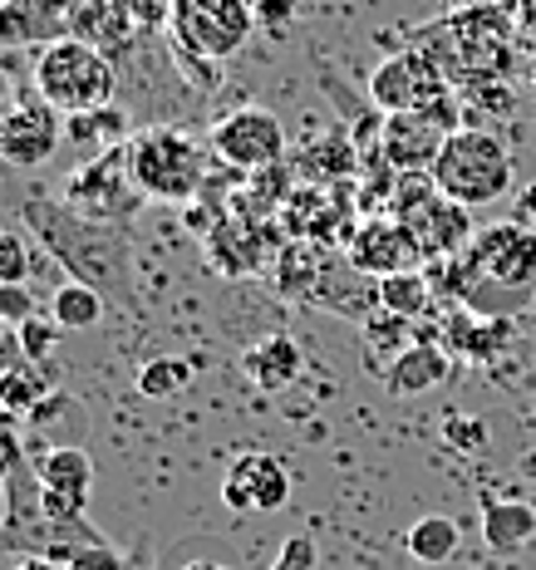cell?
Instances as JSON below:
<instances>
[{
  "mask_svg": "<svg viewBox=\"0 0 536 570\" xmlns=\"http://www.w3.org/2000/svg\"><path fill=\"white\" fill-rule=\"evenodd\" d=\"M35 94H40L45 104H55L65 118L104 109L118 94L114 59L85 40H75V35L59 45H45V50L35 55Z\"/></svg>",
  "mask_w": 536,
  "mask_h": 570,
  "instance_id": "5b68a950",
  "label": "cell"
},
{
  "mask_svg": "<svg viewBox=\"0 0 536 570\" xmlns=\"http://www.w3.org/2000/svg\"><path fill=\"white\" fill-rule=\"evenodd\" d=\"M452 354V364H493L503 354V344L511 340V320L493 315H472V311H452L433 335Z\"/></svg>",
  "mask_w": 536,
  "mask_h": 570,
  "instance_id": "2e32d148",
  "label": "cell"
},
{
  "mask_svg": "<svg viewBox=\"0 0 536 570\" xmlns=\"http://www.w3.org/2000/svg\"><path fill=\"white\" fill-rule=\"evenodd\" d=\"M30 276V242L20 232H0V285H26Z\"/></svg>",
  "mask_w": 536,
  "mask_h": 570,
  "instance_id": "e575fe53",
  "label": "cell"
},
{
  "mask_svg": "<svg viewBox=\"0 0 536 570\" xmlns=\"http://www.w3.org/2000/svg\"><path fill=\"white\" fill-rule=\"evenodd\" d=\"M483 541H487V551H497V556L527 551L536 541V507L483 497Z\"/></svg>",
  "mask_w": 536,
  "mask_h": 570,
  "instance_id": "7402d4cb",
  "label": "cell"
},
{
  "mask_svg": "<svg viewBox=\"0 0 536 570\" xmlns=\"http://www.w3.org/2000/svg\"><path fill=\"white\" fill-rule=\"evenodd\" d=\"M291 468L276 453H242L222 482V502L236 517H266L291 502Z\"/></svg>",
  "mask_w": 536,
  "mask_h": 570,
  "instance_id": "4fadbf2b",
  "label": "cell"
},
{
  "mask_svg": "<svg viewBox=\"0 0 536 570\" xmlns=\"http://www.w3.org/2000/svg\"><path fill=\"white\" fill-rule=\"evenodd\" d=\"M69 35L75 40L94 45V50H104L109 59H124L134 50V16H128L118 0H75V16H69Z\"/></svg>",
  "mask_w": 536,
  "mask_h": 570,
  "instance_id": "ac0fdd59",
  "label": "cell"
},
{
  "mask_svg": "<svg viewBox=\"0 0 536 570\" xmlns=\"http://www.w3.org/2000/svg\"><path fill=\"white\" fill-rule=\"evenodd\" d=\"M26 227L35 242L50 252L59 266L69 271V281H85L104 301L134 311V222H94L79 217L75 207L50 197L26 202Z\"/></svg>",
  "mask_w": 536,
  "mask_h": 570,
  "instance_id": "7a4b0ae2",
  "label": "cell"
},
{
  "mask_svg": "<svg viewBox=\"0 0 536 570\" xmlns=\"http://www.w3.org/2000/svg\"><path fill=\"white\" fill-rule=\"evenodd\" d=\"M532 89H536V59H532Z\"/></svg>",
  "mask_w": 536,
  "mask_h": 570,
  "instance_id": "c3c4849f",
  "label": "cell"
},
{
  "mask_svg": "<svg viewBox=\"0 0 536 570\" xmlns=\"http://www.w3.org/2000/svg\"><path fill=\"white\" fill-rule=\"evenodd\" d=\"M444 438H448V448H458V453H483V443H487V423L483 419H452L444 423Z\"/></svg>",
  "mask_w": 536,
  "mask_h": 570,
  "instance_id": "8d00e7d4",
  "label": "cell"
},
{
  "mask_svg": "<svg viewBox=\"0 0 536 570\" xmlns=\"http://www.w3.org/2000/svg\"><path fill=\"white\" fill-rule=\"evenodd\" d=\"M35 315L40 311H35L30 285H0V330H20Z\"/></svg>",
  "mask_w": 536,
  "mask_h": 570,
  "instance_id": "d590c367",
  "label": "cell"
},
{
  "mask_svg": "<svg viewBox=\"0 0 536 570\" xmlns=\"http://www.w3.org/2000/svg\"><path fill=\"white\" fill-rule=\"evenodd\" d=\"M242 374L252 379L261 394H281V389H291L295 379H301V344L285 335V330L256 340L252 350L242 354Z\"/></svg>",
  "mask_w": 536,
  "mask_h": 570,
  "instance_id": "ffe728a7",
  "label": "cell"
},
{
  "mask_svg": "<svg viewBox=\"0 0 536 570\" xmlns=\"http://www.w3.org/2000/svg\"><path fill=\"white\" fill-rule=\"evenodd\" d=\"M59 142H65L59 109L45 104L40 94L20 99L16 109L0 118V163H6V168H45L59 153Z\"/></svg>",
  "mask_w": 536,
  "mask_h": 570,
  "instance_id": "7c38bea8",
  "label": "cell"
},
{
  "mask_svg": "<svg viewBox=\"0 0 536 570\" xmlns=\"http://www.w3.org/2000/svg\"><path fill=\"white\" fill-rule=\"evenodd\" d=\"M10 570H65V566L45 561V556H16V561H10Z\"/></svg>",
  "mask_w": 536,
  "mask_h": 570,
  "instance_id": "ee69618b",
  "label": "cell"
},
{
  "mask_svg": "<svg viewBox=\"0 0 536 570\" xmlns=\"http://www.w3.org/2000/svg\"><path fill=\"white\" fill-rule=\"evenodd\" d=\"M128 138V114L118 104H104V109H89V114H69L65 118V142L69 148H118Z\"/></svg>",
  "mask_w": 536,
  "mask_h": 570,
  "instance_id": "83f0119b",
  "label": "cell"
},
{
  "mask_svg": "<svg viewBox=\"0 0 536 570\" xmlns=\"http://www.w3.org/2000/svg\"><path fill=\"white\" fill-rule=\"evenodd\" d=\"M168 50H173V65L183 69V79L193 89H217V59H207V55H197V50H187L183 40H168Z\"/></svg>",
  "mask_w": 536,
  "mask_h": 570,
  "instance_id": "836d02e7",
  "label": "cell"
},
{
  "mask_svg": "<svg viewBox=\"0 0 536 570\" xmlns=\"http://www.w3.org/2000/svg\"><path fill=\"white\" fill-rule=\"evenodd\" d=\"M315 561H320V551H315L311 537H285L276 561H271L266 570H315Z\"/></svg>",
  "mask_w": 536,
  "mask_h": 570,
  "instance_id": "74e56055",
  "label": "cell"
},
{
  "mask_svg": "<svg viewBox=\"0 0 536 570\" xmlns=\"http://www.w3.org/2000/svg\"><path fill=\"white\" fill-rule=\"evenodd\" d=\"M433 197H438L433 173H399L394 197H389V217H394V222H413Z\"/></svg>",
  "mask_w": 536,
  "mask_h": 570,
  "instance_id": "4dcf8cb0",
  "label": "cell"
},
{
  "mask_svg": "<svg viewBox=\"0 0 536 570\" xmlns=\"http://www.w3.org/2000/svg\"><path fill=\"white\" fill-rule=\"evenodd\" d=\"M448 94H452L448 75L438 69V59L423 45H403V50L384 55L374 65V75L364 79V99L379 114H409V109H423V104L448 99Z\"/></svg>",
  "mask_w": 536,
  "mask_h": 570,
  "instance_id": "ba28073f",
  "label": "cell"
},
{
  "mask_svg": "<svg viewBox=\"0 0 536 570\" xmlns=\"http://www.w3.org/2000/svg\"><path fill=\"white\" fill-rule=\"evenodd\" d=\"M458 128H462L458 94L423 104V109H409V114H384V158L399 173H433L438 153H444V142Z\"/></svg>",
  "mask_w": 536,
  "mask_h": 570,
  "instance_id": "9c48e42d",
  "label": "cell"
},
{
  "mask_svg": "<svg viewBox=\"0 0 536 570\" xmlns=\"http://www.w3.org/2000/svg\"><path fill=\"white\" fill-rule=\"evenodd\" d=\"M256 30V10L252 0H173L168 16V40H183L187 50L207 55V59H232L252 40Z\"/></svg>",
  "mask_w": 536,
  "mask_h": 570,
  "instance_id": "52a82bcc",
  "label": "cell"
},
{
  "mask_svg": "<svg viewBox=\"0 0 536 570\" xmlns=\"http://www.w3.org/2000/svg\"><path fill=\"white\" fill-rule=\"evenodd\" d=\"M0 6H6V0H0Z\"/></svg>",
  "mask_w": 536,
  "mask_h": 570,
  "instance_id": "681fc988",
  "label": "cell"
},
{
  "mask_svg": "<svg viewBox=\"0 0 536 570\" xmlns=\"http://www.w3.org/2000/svg\"><path fill=\"white\" fill-rule=\"evenodd\" d=\"M10 109H16V89H10V75L0 69V118H6Z\"/></svg>",
  "mask_w": 536,
  "mask_h": 570,
  "instance_id": "f6af8a7d",
  "label": "cell"
},
{
  "mask_svg": "<svg viewBox=\"0 0 536 570\" xmlns=\"http://www.w3.org/2000/svg\"><path fill=\"white\" fill-rule=\"evenodd\" d=\"M59 202L75 207L79 217H94V222H134L143 193H138L134 173H128V142L104 148L99 158L79 163V168L69 173Z\"/></svg>",
  "mask_w": 536,
  "mask_h": 570,
  "instance_id": "8992f818",
  "label": "cell"
},
{
  "mask_svg": "<svg viewBox=\"0 0 536 570\" xmlns=\"http://www.w3.org/2000/svg\"><path fill=\"white\" fill-rule=\"evenodd\" d=\"M462 6H478V0H444V10H462Z\"/></svg>",
  "mask_w": 536,
  "mask_h": 570,
  "instance_id": "7dc6e473",
  "label": "cell"
},
{
  "mask_svg": "<svg viewBox=\"0 0 536 570\" xmlns=\"http://www.w3.org/2000/svg\"><path fill=\"white\" fill-rule=\"evenodd\" d=\"M65 570H124V556H118L114 546L104 541V546H89V551H79Z\"/></svg>",
  "mask_w": 536,
  "mask_h": 570,
  "instance_id": "60d3db41",
  "label": "cell"
},
{
  "mask_svg": "<svg viewBox=\"0 0 536 570\" xmlns=\"http://www.w3.org/2000/svg\"><path fill=\"white\" fill-rule=\"evenodd\" d=\"M379 305L389 315H403V320H423L433 311V281L428 271H399V276H384L379 281Z\"/></svg>",
  "mask_w": 536,
  "mask_h": 570,
  "instance_id": "f1b7e54d",
  "label": "cell"
},
{
  "mask_svg": "<svg viewBox=\"0 0 536 570\" xmlns=\"http://www.w3.org/2000/svg\"><path fill=\"white\" fill-rule=\"evenodd\" d=\"M187 570H232V566H226V561H193Z\"/></svg>",
  "mask_w": 536,
  "mask_h": 570,
  "instance_id": "bcb514c9",
  "label": "cell"
},
{
  "mask_svg": "<svg viewBox=\"0 0 536 570\" xmlns=\"http://www.w3.org/2000/svg\"><path fill=\"white\" fill-rule=\"evenodd\" d=\"M428 281L472 315L517 320L536 301V232L522 222H493L448 261H428Z\"/></svg>",
  "mask_w": 536,
  "mask_h": 570,
  "instance_id": "6da1fadb",
  "label": "cell"
},
{
  "mask_svg": "<svg viewBox=\"0 0 536 570\" xmlns=\"http://www.w3.org/2000/svg\"><path fill=\"white\" fill-rule=\"evenodd\" d=\"M50 394H55V384H50V370H45V364L20 360L0 374V413H6V419H30Z\"/></svg>",
  "mask_w": 536,
  "mask_h": 570,
  "instance_id": "cb8c5ba5",
  "label": "cell"
},
{
  "mask_svg": "<svg viewBox=\"0 0 536 570\" xmlns=\"http://www.w3.org/2000/svg\"><path fill=\"white\" fill-rule=\"evenodd\" d=\"M403 546H409V561L419 566H448L452 556H458L462 546V527L444 512H428L409 527V537H403Z\"/></svg>",
  "mask_w": 536,
  "mask_h": 570,
  "instance_id": "d4e9b609",
  "label": "cell"
},
{
  "mask_svg": "<svg viewBox=\"0 0 536 570\" xmlns=\"http://www.w3.org/2000/svg\"><path fill=\"white\" fill-rule=\"evenodd\" d=\"M128 173H134L138 193L148 202L193 207L207 193L212 163L197 138H187L177 124H158V128H138L128 138Z\"/></svg>",
  "mask_w": 536,
  "mask_h": 570,
  "instance_id": "3957f363",
  "label": "cell"
},
{
  "mask_svg": "<svg viewBox=\"0 0 536 570\" xmlns=\"http://www.w3.org/2000/svg\"><path fill=\"white\" fill-rule=\"evenodd\" d=\"M409 325L413 320H403V315H389L384 305H379L374 315H364L360 320V340H364V360H369V370L374 374H384L389 364L399 360L403 350H409Z\"/></svg>",
  "mask_w": 536,
  "mask_h": 570,
  "instance_id": "484cf974",
  "label": "cell"
},
{
  "mask_svg": "<svg viewBox=\"0 0 536 570\" xmlns=\"http://www.w3.org/2000/svg\"><path fill=\"white\" fill-rule=\"evenodd\" d=\"M295 6H301V0H252L256 26H266L271 35H285V26L295 20Z\"/></svg>",
  "mask_w": 536,
  "mask_h": 570,
  "instance_id": "f35d334b",
  "label": "cell"
},
{
  "mask_svg": "<svg viewBox=\"0 0 536 570\" xmlns=\"http://www.w3.org/2000/svg\"><path fill=\"white\" fill-rule=\"evenodd\" d=\"M452 94H458V104L468 114H511L517 109V89H511L507 79H478V85H462Z\"/></svg>",
  "mask_w": 536,
  "mask_h": 570,
  "instance_id": "1f68e13d",
  "label": "cell"
},
{
  "mask_svg": "<svg viewBox=\"0 0 536 570\" xmlns=\"http://www.w3.org/2000/svg\"><path fill=\"white\" fill-rule=\"evenodd\" d=\"M26 458H30L26 438H20L16 428H6V423H0V482H6L10 472H16V468H20V462H26Z\"/></svg>",
  "mask_w": 536,
  "mask_h": 570,
  "instance_id": "ab89813d",
  "label": "cell"
},
{
  "mask_svg": "<svg viewBox=\"0 0 536 570\" xmlns=\"http://www.w3.org/2000/svg\"><path fill=\"white\" fill-rule=\"evenodd\" d=\"M138 394L143 399H153V403H163V399H177L187 384H193V364L187 360H177V354H158V360H148L138 370Z\"/></svg>",
  "mask_w": 536,
  "mask_h": 570,
  "instance_id": "f546056e",
  "label": "cell"
},
{
  "mask_svg": "<svg viewBox=\"0 0 536 570\" xmlns=\"http://www.w3.org/2000/svg\"><path fill=\"white\" fill-rule=\"evenodd\" d=\"M433 183H438V193L462 202V207H493V202H503L511 187V153L503 134L483 124L458 128L444 142V153H438Z\"/></svg>",
  "mask_w": 536,
  "mask_h": 570,
  "instance_id": "277c9868",
  "label": "cell"
},
{
  "mask_svg": "<svg viewBox=\"0 0 536 570\" xmlns=\"http://www.w3.org/2000/svg\"><path fill=\"white\" fill-rule=\"evenodd\" d=\"M16 340H20V354H26L30 364H50V354L59 344V325L50 315H35V320H26V325L16 330Z\"/></svg>",
  "mask_w": 536,
  "mask_h": 570,
  "instance_id": "d6a6232c",
  "label": "cell"
},
{
  "mask_svg": "<svg viewBox=\"0 0 536 570\" xmlns=\"http://www.w3.org/2000/svg\"><path fill=\"white\" fill-rule=\"evenodd\" d=\"M291 163H295V173H301V183H311V187H335V183L360 177V153H354L350 134L315 138L311 148H305L301 158H291Z\"/></svg>",
  "mask_w": 536,
  "mask_h": 570,
  "instance_id": "44dd1931",
  "label": "cell"
},
{
  "mask_svg": "<svg viewBox=\"0 0 536 570\" xmlns=\"http://www.w3.org/2000/svg\"><path fill=\"white\" fill-rule=\"evenodd\" d=\"M212 158L226 163L232 173H261L271 163H285V128L281 118L261 104H242L226 118L212 124Z\"/></svg>",
  "mask_w": 536,
  "mask_h": 570,
  "instance_id": "30bf717a",
  "label": "cell"
},
{
  "mask_svg": "<svg viewBox=\"0 0 536 570\" xmlns=\"http://www.w3.org/2000/svg\"><path fill=\"white\" fill-rule=\"evenodd\" d=\"M344 261H350L354 271H364V276H374V281L428 266L419 236L403 227V222H394V217H364L360 227H354L350 242H344Z\"/></svg>",
  "mask_w": 536,
  "mask_h": 570,
  "instance_id": "8fae6325",
  "label": "cell"
},
{
  "mask_svg": "<svg viewBox=\"0 0 536 570\" xmlns=\"http://www.w3.org/2000/svg\"><path fill=\"white\" fill-rule=\"evenodd\" d=\"M104 311H109V301H104L94 285H85V281L55 285L50 320H55L59 330H75V335H85V330H99L104 325Z\"/></svg>",
  "mask_w": 536,
  "mask_h": 570,
  "instance_id": "4316f807",
  "label": "cell"
},
{
  "mask_svg": "<svg viewBox=\"0 0 536 570\" xmlns=\"http://www.w3.org/2000/svg\"><path fill=\"white\" fill-rule=\"evenodd\" d=\"M413 236H419V246H423V256L428 261H448V256H458L462 246L472 242V207H462V202H452L438 193L428 207L419 212L413 222H403Z\"/></svg>",
  "mask_w": 536,
  "mask_h": 570,
  "instance_id": "e0dca14e",
  "label": "cell"
},
{
  "mask_svg": "<svg viewBox=\"0 0 536 570\" xmlns=\"http://www.w3.org/2000/svg\"><path fill=\"white\" fill-rule=\"evenodd\" d=\"M517 30L536 40V0H517Z\"/></svg>",
  "mask_w": 536,
  "mask_h": 570,
  "instance_id": "7bdbcfd3",
  "label": "cell"
},
{
  "mask_svg": "<svg viewBox=\"0 0 536 570\" xmlns=\"http://www.w3.org/2000/svg\"><path fill=\"white\" fill-rule=\"evenodd\" d=\"M448 379H452V354L438 340H413L409 350L384 370V389L394 399H419V394H428V389L448 384Z\"/></svg>",
  "mask_w": 536,
  "mask_h": 570,
  "instance_id": "d6986e66",
  "label": "cell"
},
{
  "mask_svg": "<svg viewBox=\"0 0 536 570\" xmlns=\"http://www.w3.org/2000/svg\"><path fill=\"white\" fill-rule=\"evenodd\" d=\"M325 246L315 242H285L276 256V291L291 295V301H311L320 276H325Z\"/></svg>",
  "mask_w": 536,
  "mask_h": 570,
  "instance_id": "603a6c76",
  "label": "cell"
},
{
  "mask_svg": "<svg viewBox=\"0 0 536 570\" xmlns=\"http://www.w3.org/2000/svg\"><path fill=\"white\" fill-rule=\"evenodd\" d=\"M40 497H45V517L50 521H79L89 517V497H94V458L85 448H50L40 462Z\"/></svg>",
  "mask_w": 536,
  "mask_h": 570,
  "instance_id": "5bb4252c",
  "label": "cell"
},
{
  "mask_svg": "<svg viewBox=\"0 0 536 570\" xmlns=\"http://www.w3.org/2000/svg\"><path fill=\"white\" fill-rule=\"evenodd\" d=\"M511 222H522V227H532L536 232V183L532 187H522V197H517V217Z\"/></svg>",
  "mask_w": 536,
  "mask_h": 570,
  "instance_id": "b9f144b4",
  "label": "cell"
},
{
  "mask_svg": "<svg viewBox=\"0 0 536 570\" xmlns=\"http://www.w3.org/2000/svg\"><path fill=\"white\" fill-rule=\"evenodd\" d=\"M75 0H6L0 6V45L10 50H45L69 40Z\"/></svg>",
  "mask_w": 536,
  "mask_h": 570,
  "instance_id": "9a60e30c",
  "label": "cell"
}]
</instances>
